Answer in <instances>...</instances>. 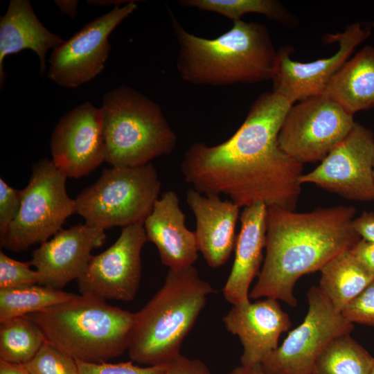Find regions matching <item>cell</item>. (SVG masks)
<instances>
[{"instance_id":"obj_21","label":"cell","mask_w":374,"mask_h":374,"mask_svg":"<svg viewBox=\"0 0 374 374\" xmlns=\"http://www.w3.org/2000/svg\"><path fill=\"white\" fill-rule=\"evenodd\" d=\"M64 41L49 31L39 20L28 0H11L0 19V84H3V61L24 49L33 51L40 61V73L46 70V55Z\"/></svg>"},{"instance_id":"obj_36","label":"cell","mask_w":374,"mask_h":374,"mask_svg":"<svg viewBox=\"0 0 374 374\" xmlns=\"http://www.w3.org/2000/svg\"><path fill=\"white\" fill-rule=\"evenodd\" d=\"M0 374H30L24 364L0 360Z\"/></svg>"},{"instance_id":"obj_37","label":"cell","mask_w":374,"mask_h":374,"mask_svg":"<svg viewBox=\"0 0 374 374\" xmlns=\"http://www.w3.org/2000/svg\"><path fill=\"white\" fill-rule=\"evenodd\" d=\"M55 3L64 15L74 18L77 15L78 1H55Z\"/></svg>"},{"instance_id":"obj_18","label":"cell","mask_w":374,"mask_h":374,"mask_svg":"<svg viewBox=\"0 0 374 374\" xmlns=\"http://www.w3.org/2000/svg\"><path fill=\"white\" fill-rule=\"evenodd\" d=\"M186 199L195 217L198 251L211 267H221L235 248L240 207L220 195H204L193 188L186 192Z\"/></svg>"},{"instance_id":"obj_10","label":"cell","mask_w":374,"mask_h":374,"mask_svg":"<svg viewBox=\"0 0 374 374\" xmlns=\"http://www.w3.org/2000/svg\"><path fill=\"white\" fill-rule=\"evenodd\" d=\"M354 116L337 103L320 95L292 105L280 127V149L304 164L323 161L350 132Z\"/></svg>"},{"instance_id":"obj_30","label":"cell","mask_w":374,"mask_h":374,"mask_svg":"<svg viewBox=\"0 0 374 374\" xmlns=\"http://www.w3.org/2000/svg\"><path fill=\"white\" fill-rule=\"evenodd\" d=\"M76 362L79 374H163L168 366V364L141 366L132 361L115 364Z\"/></svg>"},{"instance_id":"obj_14","label":"cell","mask_w":374,"mask_h":374,"mask_svg":"<svg viewBox=\"0 0 374 374\" xmlns=\"http://www.w3.org/2000/svg\"><path fill=\"white\" fill-rule=\"evenodd\" d=\"M370 32L359 23L352 24L341 33L330 35L326 42H337L339 48L328 57L310 62L292 60L290 47L278 51V60L272 78L273 91L293 104L323 93L331 79L349 59L354 49L366 39Z\"/></svg>"},{"instance_id":"obj_17","label":"cell","mask_w":374,"mask_h":374,"mask_svg":"<svg viewBox=\"0 0 374 374\" xmlns=\"http://www.w3.org/2000/svg\"><path fill=\"white\" fill-rule=\"evenodd\" d=\"M222 321L226 329L241 341L243 366L261 364L278 346L280 335L291 326L288 314L272 298L233 306Z\"/></svg>"},{"instance_id":"obj_41","label":"cell","mask_w":374,"mask_h":374,"mask_svg":"<svg viewBox=\"0 0 374 374\" xmlns=\"http://www.w3.org/2000/svg\"><path fill=\"white\" fill-rule=\"evenodd\" d=\"M373 178H374V158H373Z\"/></svg>"},{"instance_id":"obj_27","label":"cell","mask_w":374,"mask_h":374,"mask_svg":"<svg viewBox=\"0 0 374 374\" xmlns=\"http://www.w3.org/2000/svg\"><path fill=\"white\" fill-rule=\"evenodd\" d=\"M184 7L195 8L221 15L229 19L241 20L246 14L257 13L286 26H294V15L276 0H181Z\"/></svg>"},{"instance_id":"obj_29","label":"cell","mask_w":374,"mask_h":374,"mask_svg":"<svg viewBox=\"0 0 374 374\" xmlns=\"http://www.w3.org/2000/svg\"><path fill=\"white\" fill-rule=\"evenodd\" d=\"M30 265V262L17 261L0 251V289L38 285L39 274Z\"/></svg>"},{"instance_id":"obj_13","label":"cell","mask_w":374,"mask_h":374,"mask_svg":"<svg viewBox=\"0 0 374 374\" xmlns=\"http://www.w3.org/2000/svg\"><path fill=\"white\" fill-rule=\"evenodd\" d=\"M143 223L123 227L112 246L92 256L77 280L81 295L121 301L134 299L141 277V253L148 241Z\"/></svg>"},{"instance_id":"obj_12","label":"cell","mask_w":374,"mask_h":374,"mask_svg":"<svg viewBox=\"0 0 374 374\" xmlns=\"http://www.w3.org/2000/svg\"><path fill=\"white\" fill-rule=\"evenodd\" d=\"M136 9L135 1L115 6L53 49L48 60L49 78L66 88L78 87L95 78L103 70L109 56V35Z\"/></svg>"},{"instance_id":"obj_40","label":"cell","mask_w":374,"mask_h":374,"mask_svg":"<svg viewBox=\"0 0 374 374\" xmlns=\"http://www.w3.org/2000/svg\"><path fill=\"white\" fill-rule=\"evenodd\" d=\"M370 374H374V365H373V368H372V369L371 371Z\"/></svg>"},{"instance_id":"obj_28","label":"cell","mask_w":374,"mask_h":374,"mask_svg":"<svg viewBox=\"0 0 374 374\" xmlns=\"http://www.w3.org/2000/svg\"><path fill=\"white\" fill-rule=\"evenodd\" d=\"M24 365L30 374H79L76 360L46 341Z\"/></svg>"},{"instance_id":"obj_9","label":"cell","mask_w":374,"mask_h":374,"mask_svg":"<svg viewBox=\"0 0 374 374\" xmlns=\"http://www.w3.org/2000/svg\"><path fill=\"white\" fill-rule=\"evenodd\" d=\"M307 297L308 309L301 323L261 364L267 373L312 374L326 348L354 329L319 287L312 286Z\"/></svg>"},{"instance_id":"obj_15","label":"cell","mask_w":374,"mask_h":374,"mask_svg":"<svg viewBox=\"0 0 374 374\" xmlns=\"http://www.w3.org/2000/svg\"><path fill=\"white\" fill-rule=\"evenodd\" d=\"M52 161L66 177L87 176L105 161L100 108L85 102L61 118L51 139Z\"/></svg>"},{"instance_id":"obj_26","label":"cell","mask_w":374,"mask_h":374,"mask_svg":"<svg viewBox=\"0 0 374 374\" xmlns=\"http://www.w3.org/2000/svg\"><path fill=\"white\" fill-rule=\"evenodd\" d=\"M44 341L42 331L28 315L0 321V360L24 364Z\"/></svg>"},{"instance_id":"obj_4","label":"cell","mask_w":374,"mask_h":374,"mask_svg":"<svg viewBox=\"0 0 374 374\" xmlns=\"http://www.w3.org/2000/svg\"><path fill=\"white\" fill-rule=\"evenodd\" d=\"M215 292L193 265L169 269L163 286L134 313L127 349L131 361L158 366L180 355L184 339Z\"/></svg>"},{"instance_id":"obj_25","label":"cell","mask_w":374,"mask_h":374,"mask_svg":"<svg viewBox=\"0 0 374 374\" xmlns=\"http://www.w3.org/2000/svg\"><path fill=\"white\" fill-rule=\"evenodd\" d=\"M374 357L349 335L334 339L318 358L312 374H370Z\"/></svg>"},{"instance_id":"obj_22","label":"cell","mask_w":374,"mask_h":374,"mask_svg":"<svg viewBox=\"0 0 374 374\" xmlns=\"http://www.w3.org/2000/svg\"><path fill=\"white\" fill-rule=\"evenodd\" d=\"M322 95L353 116L374 108V46H364L348 59Z\"/></svg>"},{"instance_id":"obj_35","label":"cell","mask_w":374,"mask_h":374,"mask_svg":"<svg viewBox=\"0 0 374 374\" xmlns=\"http://www.w3.org/2000/svg\"><path fill=\"white\" fill-rule=\"evenodd\" d=\"M353 227L361 239L374 242V213L364 211L355 217Z\"/></svg>"},{"instance_id":"obj_20","label":"cell","mask_w":374,"mask_h":374,"mask_svg":"<svg viewBox=\"0 0 374 374\" xmlns=\"http://www.w3.org/2000/svg\"><path fill=\"white\" fill-rule=\"evenodd\" d=\"M240 229L236 238L233 267L222 292L233 306L251 303L249 287L258 275L266 245L267 207L262 203L246 206L240 216Z\"/></svg>"},{"instance_id":"obj_38","label":"cell","mask_w":374,"mask_h":374,"mask_svg":"<svg viewBox=\"0 0 374 374\" xmlns=\"http://www.w3.org/2000/svg\"><path fill=\"white\" fill-rule=\"evenodd\" d=\"M229 374H269L265 371L261 364L253 366L240 365L234 368Z\"/></svg>"},{"instance_id":"obj_2","label":"cell","mask_w":374,"mask_h":374,"mask_svg":"<svg viewBox=\"0 0 374 374\" xmlns=\"http://www.w3.org/2000/svg\"><path fill=\"white\" fill-rule=\"evenodd\" d=\"M355 215V207L344 205L305 213L267 208L265 257L249 299L272 298L296 307V281L361 239L353 227Z\"/></svg>"},{"instance_id":"obj_32","label":"cell","mask_w":374,"mask_h":374,"mask_svg":"<svg viewBox=\"0 0 374 374\" xmlns=\"http://www.w3.org/2000/svg\"><path fill=\"white\" fill-rule=\"evenodd\" d=\"M21 190L15 189L0 179V237L17 217L21 204Z\"/></svg>"},{"instance_id":"obj_5","label":"cell","mask_w":374,"mask_h":374,"mask_svg":"<svg viewBox=\"0 0 374 374\" xmlns=\"http://www.w3.org/2000/svg\"><path fill=\"white\" fill-rule=\"evenodd\" d=\"M28 316L45 341L76 361L103 363L128 349L134 313L78 295Z\"/></svg>"},{"instance_id":"obj_8","label":"cell","mask_w":374,"mask_h":374,"mask_svg":"<svg viewBox=\"0 0 374 374\" xmlns=\"http://www.w3.org/2000/svg\"><path fill=\"white\" fill-rule=\"evenodd\" d=\"M66 178L48 159L33 165L28 184L21 190L19 212L0 237L1 247L24 251L62 229L66 220L76 213L75 201L66 193Z\"/></svg>"},{"instance_id":"obj_1","label":"cell","mask_w":374,"mask_h":374,"mask_svg":"<svg viewBox=\"0 0 374 374\" xmlns=\"http://www.w3.org/2000/svg\"><path fill=\"white\" fill-rule=\"evenodd\" d=\"M292 105L273 91L260 94L229 139L215 145L190 146L181 164L185 181L204 195H226L240 208L262 203L294 211L303 165L286 154L278 141Z\"/></svg>"},{"instance_id":"obj_33","label":"cell","mask_w":374,"mask_h":374,"mask_svg":"<svg viewBox=\"0 0 374 374\" xmlns=\"http://www.w3.org/2000/svg\"><path fill=\"white\" fill-rule=\"evenodd\" d=\"M163 374H211V373L203 362L180 355L168 364Z\"/></svg>"},{"instance_id":"obj_34","label":"cell","mask_w":374,"mask_h":374,"mask_svg":"<svg viewBox=\"0 0 374 374\" xmlns=\"http://www.w3.org/2000/svg\"><path fill=\"white\" fill-rule=\"evenodd\" d=\"M350 251L374 275V242L360 239Z\"/></svg>"},{"instance_id":"obj_16","label":"cell","mask_w":374,"mask_h":374,"mask_svg":"<svg viewBox=\"0 0 374 374\" xmlns=\"http://www.w3.org/2000/svg\"><path fill=\"white\" fill-rule=\"evenodd\" d=\"M105 230L93 225L78 224L62 229L32 252L31 265L39 276L38 285L62 290L84 272L91 251L105 242Z\"/></svg>"},{"instance_id":"obj_31","label":"cell","mask_w":374,"mask_h":374,"mask_svg":"<svg viewBox=\"0 0 374 374\" xmlns=\"http://www.w3.org/2000/svg\"><path fill=\"white\" fill-rule=\"evenodd\" d=\"M352 323L374 327V280L341 311Z\"/></svg>"},{"instance_id":"obj_39","label":"cell","mask_w":374,"mask_h":374,"mask_svg":"<svg viewBox=\"0 0 374 374\" xmlns=\"http://www.w3.org/2000/svg\"><path fill=\"white\" fill-rule=\"evenodd\" d=\"M130 1H87L91 4L98 5V6H109V5H116L118 6L121 3H126Z\"/></svg>"},{"instance_id":"obj_6","label":"cell","mask_w":374,"mask_h":374,"mask_svg":"<svg viewBox=\"0 0 374 374\" xmlns=\"http://www.w3.org/2000/svg\"><path fill=\"white\" fill-rule=\"evenodd\" d=\"M105 161L114 167L145 165L171 154L177 136L160 106L125 85L105 93L100 107Z\"/></svg>"},{"instance_id":"obj_3","label":"cell","mask_w":374,"mask_h":374,"mask_svg":"<svg viewBox=\"0 0 374 374\" xmlns=\"http://www.w3.org/2000/svg\"><path fill=\"white\" fill-rule=\"evenodd\" d=\"M170 15L178 46L176 66L186 82L221 87L272 80L278 51L265 25L235 21L226 33L206 39L189 33Z\"/></svg>"},{"instance_id":"obj_7","label":"cell","mask_w":374,"mask_h":374,"mask_svg":"<svg viewBox=\"0 0 374 374\" xmlns=\"http://www.w3.org/2000/svg\"><path fill=\"white\" fill-rule=\"evenodd\" d=\"M161 181L151 163L105 169L75 199L85 223L104 230L144 222L159 199Z\"/></svg>"},{"instance_id":"obj_19","label":"cell","mask_w":374,"mask_h":374,"mask_svg":"<svg viewBox=\"0 0 374 374\" xmlns=\"http://www.w3.org/2000/svg\"><path fill=\"white\" fill-rule=\"evenodd\" d=\"M185 221L174 190L159 197L144 221L147 240L155 244L161 263L169 269L193 266L198 258L195 232L186 226Z\"/></svg>"},{"instance_id":"obj_11","label":"cell","mask_w":374,"mask_h":374,"mask_svg":"<svg viewBox=\"0 0 374 374\" xmlns=\"http://www.w3.org/2000/svg\"><path fill=\"white\" fill-rule=\"evenodd\" d=\"M374 134L355 123L348 135L300 182L351 201H374Z\"/></svg>"},{"instance_id":"obj_23","label":"cell","mask_w":374,"mask_h":374,"mask_svg":"<svg viewBox=\"0 0 374 374\" xmlns=\"http://www.w3.org/2000/svg\"><path fill=\"white\" fill-rule=\"evenodd\" d=\"M320 272L319 287L340 312L374 280L350 249L330 260Z\"/></svg>"},{"instance_id":"obj_24","label":"cell","mask_w":374,"mask_h":374,"mask_svg":"<svg viewBox=\"0 0 374 374\" xmlns=\"http://www.w3.org/2000/svg\"><path fill=\"white\" fill-rule=\"evenodd\" d=\"M78 296L40 285L0 289V321L37 312Z\"/></svg>"}]
</instances>
